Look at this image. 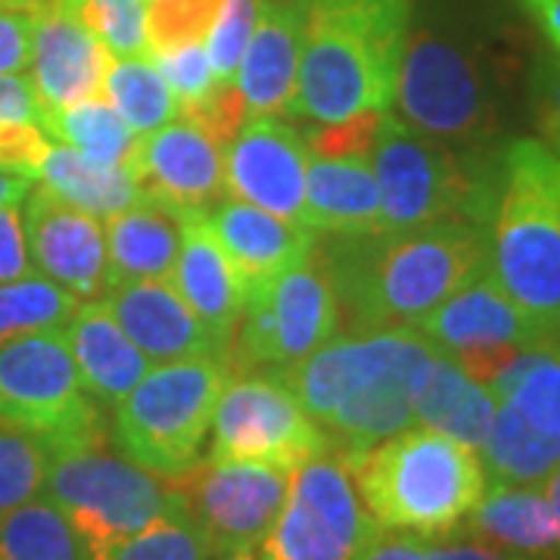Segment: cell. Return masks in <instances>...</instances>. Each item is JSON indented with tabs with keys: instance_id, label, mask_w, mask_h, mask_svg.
Segmentation results:
<instances>
[{
	"instance_id": "1",
	"label": "cell",
	"mask_w": 560,
	"mask_h": 560,
	"mask_svg": "<svg viewBox=\"0 0 560 560\" xmlns=\"http://www.w3.org/2000/svg\"><path fill=\"white\" fill-rule=\"evenodd\" d=\"M436 352L415 327H383L337 334L312 355L271 374L324 427L330 448L352 464L377 442L415 427V405Z\"/></svg>"
},
{
	"instance_id": "2",
	"label": "cell",
	"mask_w": 560,
	"mask_h": 560,
	"mask_svg": "<svg viewBox=\"0 0 560 560\" xmlns=\"http://www.w3.org/2000/svg\"><path fill=\"white\" fill-rule=\"evenodd\" d=\"M514 69L508 35L464 10L411 13L401 54L399 119L455 150L489 153L501 135L504 91Z\"/></svg>"
},
{
	"instance_id": "3",
	"label": "cell",
	"mask_w": 560,
	"mask_h": 560,
	"mask_svg": "<svg viewBox=\"0 0 560 560\" xmlns=\"http://www.w3.org/2000/svg\"><path fill=\"white\" fill-rule=\"evenodd\" d=\"M318 253L352 334L415 327L489 265V228L445 219L411 231L330 237Z\"/></svg>"
},
{
	"instance_id": "4",
	"label": "cell",
	"mask_w": 560,
	"mask_h": 560,
	"mask_svg": "<svg viewBox=\"0 0 560 560\" xmlns=\"http://www.w3.org/2000/svg\"><path fill=\"white\" fill-rule=\"evenodd\" d=\"M415 0L305 3L300 79L283 116L342 121L396 101Z\"/></svg>"
},
{
	"instance_id": "5",
	"label": "cell",
	"mask_w": 560,
	"mask_h": 560,
	"mask_svg": "<svg viewBox=\"0 0 560 560\" xmlns=\"http://www.w3.org/2000/svg\"><path fill=\"white\" fill-rule=\"evenodd\" d=\"M489 268L545 337L560 340V153L541 140L501 147Z\"/></svg>"
},
{
	"instance_id": "6",
	"label": "cell",
	"mask_w": 560,
	"mask_h": 560,
	"mask_svg": "<svg viewBox=\"0 0 560 560\" xmlns=\"http://www.w3.org/2000/svg\"><path fill=\"white\" fill-rule=\"evenodd\" d=\"M361 504L381 529L445 539L467 523L489 486L477 448L430 427H408L349 464Z\"/></svg>"
},
{
	"instance_id": "7",
	"label": "cell",
	"mask_w": 560,
	"mask_h": 560,
	"mask_svg": "<svg viewBox=\"0 0 560 560\" xmlns=\"http://www.w3.org/2000/svg\"><path fill=\"white\" fill-rule=\"evenodd\" d=\"M489 156L427 138L386 109L371 147L381 231H411L445 219L489 224L499 187V156Z\"/></svg>"
},
{
	"instance_id": "8",
	"label": "cell",
	"mask_w": 560,
	"mask_h": 560,
	"mask_svg": "<svg viewBox=\"0 0 560 560\" xmlns=\"http://www.w3.org/2000/svg\"><path fill=\"white\" fill-rule=\"evenodd\" d=\"M228 364L219 359L165 361L150 368L116 405L113 442L128 460L175 482L202 460Z\"/></svg>"
},
{
	"instance_id": "9",
	"label": "cell",
	"mask_w": 560,
	"mask_h": 560,
	"mask_svg": "<svg viewBox=\"0 0 560 560\" xmlns=\"http://www.w3.org/2000/svg\"><path fill=\"white\" fill-rule=\"evenodd\" d=\"M44 495L60 508L88 555L140 533L168 511L178 489L109 452L101 436L50 448Z\"/></svg>"
},
{
	"instance_id": "10",
	"label": "cell",
	"mask_w": 560,
	"mask_h": 560,
	"mask_svg": "<svg viewBox=\"0 0 560 560\" xmlns=\"http://www.w3.org/2000/svg\"><path fill=\"white\" fill-rule=\"evenodd\" d=\"M495 396L480 455L489 482L541 486L560 464V340L514 352L486 383Z\"/></svg>"
},
{
	"instance_id": "11",
	"label": "cell",
	"mask_w": 560,
	"mask_h": 560,
	"mask_svg": "<svg viewBox=\"0 0 560 560\" xmlns=\"http://www.w3.org/2000/svg\"><path fill=\"white\" fill-rule=\"evenodd\" d=\"M340 302L315 249L312 259L256 287L228 349V374L275 371L312 355L340 334Z\"/></svg>"
},
{
	"instance_id": "12",
	"label": "cell",
	"mask_w": 560,
	"mask_h": 560,
	"mask_svg": "<svg viewBox=\"0 0 560 560\" xmlns=\"http://www.w3.org/2000/svg\"><path fill=\"white\" fill-rule=\"evenodd\" d=\"M0 423L38 433L50 448L106 436L101 405L84 393L62 330L0 342Z\"/></svg>"
},
{
	"instance_id": "13",
	"label": "cell",
	"mask_w": 560,
	"mask_h": 560,
	"mask_svg": "<svg viewBox=\"0 0 560 560\" xmlns=\"http://www.w3.org/2000/svg\"><path fill=\"white\" fill-rule=\"evenodd\" d=\"M377 533L352 467L330 448L290 474L283 508L261 539V560H359Z\"/></svg>"
},
{
	"instance_id": "14",
	"label": "cell",
	"mask_w": 560,
	"mask_h": 560,
	"mask_svg": "<svg viewBox=\"0 0 560 560\" xmlns=\"http://www.w3.org/2000/svg\"><path fill=\"white\" fill-rule=\"evenodd\" d=\"M209 460L296 470L330 452V440L287 383L271 371L231 374L212 415Z\"/></svg>"
},
{
	"instance_id": "15",
	"label": "cell",
	"mask_w": 560,
	"mask_h": 560,
	"mask_svg": "<svg viewBox=\"0 0 560 560\" xmlns=\"http://www.w3.org/2000/svg\"><path fill=\"white\" fill-rule=\"evenodd\" d=\"M440 352L452 355L482 386L499 374V368L526 346L551 340L521 312L486 265L448 300L415 324Z\"/></svg>"
},
{
	"instance_id": "16",
	"label": "cell",
	"mask_w": 560,
	"mask_h": 560,
	"mask_svg": "<svg viewBox=\"0 0 560 560\" xmlns=\"http://www.w3.org/2000/svg\"><path fill=\"white\" fill-rule=\"evenodd\" d=\"M178 486L190 517L197 521L212 551L256 548L268 536L290 489V470L202 458Z\"/></svg>"
},
{
	"instance_id": "17",
	"label": "cell",
	"mask_w": 560,
	"mask_h": 560,
	"mask_svg": "<svg viewBox=\"0 0 560 560\" xmlns=\"http://www.w3.org/2000/svg\"><path fill=\"white\" fill-rule=\"evenodd\" d=\"M308 143L278 116H246L224 147V194L305 224Z\"/></svg>"
},
{
	"instance_id": "18",
	"label": "cell",
	"mask_w": 560,
	"mask_h": 560,
	"mask_svg": "<svg viewBox=\"0 0 560 560\" xmlns=\"http://www.w3.org/2000/svg\"><path fill=\"white\" fill-rule=\"evenodd\" d=\"M22 231L32 268L72 296L103 300L109 290V259L101 219L66 202L44 184L22 197Z\"/></svg>"
},
{
	"instance_id": "19",
	"label": "cell",
	"mask_w": 560,
	"mask_h": 560,
	"mask_svg": "<svg viewBox=\"0 0 560 560\" xmlns=\"http://www.w3.org/2000/svg\"><path fill=\"white\" fill-rule=\"evenodd\" d=\"M131 165L140 190L178 219L202 215L224 197V147L184 116L140 135Z\"/></svg>"
},
{
	"instance_id": "20",
	"label": "cell",
	"mask_w": 560,
	"mask_h": 560,
	"mask_svg": "<svg viewBox=\"0 0 560 560\" xmlns=\"http://www.w3.org/2000/svg\"><path fill=\"white\" fill-rule=\"evenodd\" d=\"M109 60L113 57L66 0H40L35 7L28 79L40 109H62L101 97Z\"/></svg>"
},
{
	"instance_id": "21",
	"label": "cell",
	"mask_w": 560,
	"mask_h": 560,
	"mask_svg": "<svg viewBox=\"0 0 560 560\" xmlns=\"http://www.w3.org/2000/svg\"><path fill=\"white\" fill-rule=\"evenodd\" d=\"M101 302L125 330V337L153 364L184 359L224 361L200 318L180 300L168 278L116 283L106 290Z\"/></svg>"
},
{
	"instance_id": "22",
	"label": "cell",
	"mask_w": 560,
	"mask_h": 560,
	"mask_svg": "<svg viewBox=\"0 0 560 560\" xmlns=\"http://www.w3.org/2000/svg\"><path fill=\"white\" fill-rule=\"evenodd\" d=\"M202 221L237 268L246 296L287 268L312 259L320 246V234L315 231L234 197H221L209 212H202Z\"/></svg>"
},
{
	"instance_id": "23",
	"label": "cell",
	"mask_w": 560,
	"mask_h": 560,
	"mask_svg": "<svg viewBox=\"0 0 560 560\" xmlns=\"http://www.w3.org/2000/svg\"><path fill=\"white\" fill-rule=\"evenodd\" d=\"M180 249L175 268H172V287L180 293V300L190 305V312L200 318L206 334L212 337L219 355L228 364V349L237 334L246 305V287H243L237 268L224 256L219 241L206 228L202 215H187Z\"/></svg>"
},
{
	"instance_id": "24",
	"label": "cell",
	"mask_w": 560,
	"mask_h": 560,
	"mask_svg": "<svg viewBox=\"0 0 560 560\" xmlns=\"http://www.w3.org/2000/svg\"><path fill=\"white\" fill-rule=\"evenodd\" d=\"M302 35H305V3L261 0L259 20L234 79L246 103V116L287 113L300 79Z\"/></svg>"
},
{
	"instance_id": "25",
	"label": "cell",
	"mask_w": 560,
	"mask_h": 560,
	"mask_svg": "<svg viewBox=\"0 0 560 560\" xmlns=\"http://www.w3.org/2000/svg\"><path fill=\"white\" fill-rule=\"evenodd\" d=\"M62 340L75 361L84 393L97 405L116 408L153 368V361L125 337L101 300L81 302L62 327Z\"/></svg>"
},
{
	"instance_id": "26",
	"label": "cell",
	"mask_w": 560,
	"mask_h": 560,
	"mask_svg": "<svg viewBox=\"0 0 560 560\" xmlns=\"http://www.w3.org/2000/svg\"><path fill=\"white\" fill-rule=\"evenodd\" d=\"M305 224L330 237H364L381 231V194L371 153L318 156L308 150Z\"/></svg>"
},
{
	"instance_id": "27",
	"label": "cell",
	"mask_w": 560,
	"mask_h": 560,
	"mask_svg": "<svg viewBox=\"0 0 560 560\" xmlns=\"http://www.w3.org/2000/svg\"><path fill=\"white\" fill-rule=\"evenodd\" d=\"M467 529L486 545L521 558L560 555V521L539 486L489 482L480 504L467 517Z\"/></svg>"
},
{
	"instance_id": "28",
	"label": "cell",
	"mask_w": 560,
	"mask_h": 560,
	"mask_svg": "<svg viewBox=\"0 0 560 560\" xmlns=\"http://www.w3.org/2000/svg\"><path fill=\"white\" fill-rule=\"evenodd\" d=\"M109 287L128 280L168 278L180 249L184 221L165 206L140 194L128 209L106 219Z\"/></svg>"
},
{
	"instance_id": "29",
	"label": "cell",
	"mask_w": 560,
	"mask_h": 560,
	"mask_svg": "<svg viewBox=\"0 0 560 560\" xmlns=\"http://www.w3.org/2000/svg\"><path fill=\"white\" fill-rule=\"evenodd\" d=\"M492 418H495V396L489 393V386L474 381L452 355L436 352L433 371L420 386L415 423L480 452L492 430Z\"/></svg>"
},
{
	"instance_id": "30",
	"label": "cell",
	"mask_w": 560,
	"mask_h": 560,
	"mask_svg": "<svg viewBox=\"0 0 560 560\" xmlns=\"http://www.w3.org/2000/svg\"><path fill=\"white\" fill-rule=\"evenodd\" d=\"M35 184H44L57 197L101 221L128 209L143 194L135 165H101V162L84 160L79 150L57 140H50Z\"/></svg>"
},
{
	"instance_id": "31",
	"label": "cell",
	"mask_w": 560,
	"mask_h": 560,
	"mask_svg": "<svg viewBox=\"0 0 560 560\" xmlns=\"http://www.w3.org/2000/svg\"><path fill=\"white\" fill-rule=\"evenodd\" d=\"M40 128L50 140L66 143L79 150L84 160L101 165H131L138 143L135 131L103 94L62 109H40Z\"/></svg>"
},
{
	"instance_id": "32",
	"label": "cell",
	"mask_w": 560,
	"mask_h": 560,
	"mask_svg": "<svg viewBox=\"0 0 560 560\" xmlns=\"http://www.w3.org/2000/svg\"><path fill=\"white\" fill-rule=\"evenodd\" d=\"M0 560H88L75 529L47 499L25 501L0 514Z\"/></svg>"
},
{
	"instance_id": "33",
	"label": "cell",
	"mask_w": 560,
	"mask_h": 560,
	"mask_svg": "<svg viewBox=\"0 0 560 560\" xmlns=\"http://www.w3.org/2000/svg\"><path fill=\"white\" fill-rule=\"evenodd\" d=\"M103 97L113 103V109L135 135L156 131L160 125L178 116L175 97L150 57L109 60Z\"/></svg>"
},
{
	"instance_id": "34",
	"label": "cell",
	"mask_w": 560,
	"mask_h": 560,
	"mask_svg": "<svg viewBox=\"0 0 560 560\" xmlns=\"http://www.w3.org/2000/svg\"><path fill=\"white\" fill-rule=\"evenodd\" d=\"M178 489V486H175ZM88 560H212L215 551L206 539L197 521L190 517L184 499L172 501L168 511L153 523H147L140 533L128 539L113 541L106 548L88 551Z\"/></svg>"
},
{
	"instance_id": "35",
	"label": "cell",
	"mask_w": 560,
	"mask_h": 560,
	"mask_svg": "<svg viewBox=\"0 0 560 560\" xmlns=\"http://www.w3.org/2000/svg\"><path fill=\"white\" fill-rule=\"evenodd\" d=\"M79 305V296H72L38 271L20 280H7L0 283V342L62 330Z\"/></svg>"
},
{
	"instance_id": "36",
	"label": "cell",
	"mask_w": 560,
	"mask_h": 560,
	"mask_svg": "<svg viewBox=\"0 0 560 560\" xmlns=\"http://www.w3.org/2000/svg\"><path fill=\"white\" fill-rule=\"evenodd\" d=\"M50 445L38 433L0 423V514L44 495Z\"/></svg>"
},
{
	"instance_id": "37",
	"label": "cell",
	"mask_w": 560,
	"mask_h": 560,
	"mask_svg": "<svg viewBox=\"0 0 560 560\" xmlns=\"http://www.w3.org/2000/svg\"><path fill=\"white\" fill-rule=\"evenodd\" d=\"M69 3V0H66ZM72 7V3H69ZM79 20L94 32L113 60L150 57L147 50V3L143 0H113V3H81L72 7Z\"/></svg>"
},
{
	"instance_id": "38",
	"label": "cell",
	"mask_w": 560,
	"mask_h": 560,
	"mask_svg": "<svg viewBox=\"0 0 560 560\" xmlns=\"http://www.w3.org/2000/svg\"><path fill=\"white\" fill-rule=\"evenodd\" d=\"M221 0H150L147 3V50L150 57L187 44H202Z\"/></svg>"
},
{
	"instance_id": "39",
	"label": "cell",
	"mask_w": 560,
	"mask_h": 560,
	"mask_svg": "<svg viewBox=\"0 0 560 560\" xmlns=\"http://www.w3.org/2000/svg\"><path fill=\"white\" fill-rule=\"evenodd\" d=\"M259 7L261 0H221L212 28L202 40L212 75L219 84H234L237 79L246 44L253 38V28L259 20Z\"/></svg>"
},
{
	"instance_id": "40",
	"label": "cell",
	"mask_w": 560,
	"mask_h": 560,
	"mask_svg": "<svg viewBox=\"0 0 560 560\" xmlns=\"http://www.w3.org/2000/svg\"><path fill=\"white\" fill-rule=\"evenodd\" d=\"M150 60L168 84L175 106H178V116H194L200 106L212 101V94L221 88L212 75V66H209L202 44L162 50V54H153Z\"/></svg>"
},
{
	"instance_id": "41",
	"label": "cell",
	"mask_w": 560,
	"mask_h": 560,
	"mask_svg": "<svg viewBox=\"0 0 560 560\" xmlns=\"http://www.w3.org/2000/svg\"><path fill=\"white\" fill-rule=\"evenodd\" d=\"M526 97L539 140L560 153V57L555 50H541L533 60L526 79Z\"/></svg>"
},
{
	"instance_id": "42",
	"label": "cell",
	"mask_w": 560,
	"mask_h": 560,
	"mask_svg": "<svg viewBox=\"0 0 560 560\" xmlns=\"http://www.w3.org/2000/svg\"><path fill=\"white\" fill-rule=\"evenodd\" d=\"M383 113H359L342 121H320L318 128L305 131V143L318 156H359L371 153L374 135Z\"/></svg>"
},
{
	"instance_id": "43",
	"label": "cell",
	"mask_w": 560,
	"mask_h": 560,
	"mask_svg": "<svg viewBox=\"0 0 560 560\" xmlns=\"http://www.w3.org/2000/svg\"><path fill=\"white\" fill-rule=\"evenodd\" d=\"M38 7V3H35ZM35 7L22 0L0 3V75H22L32 62Z\"/></svg>"
},
{
	"instance_id": "44",
	"label": "cell",
	"mask_w": 560,
	"mask_h": 560,
	"mask_svg": "<svg viewBox=\"0 0 560 560\" xmlns=\"http://www.w3.org/2000/svg\"><path fill=\"white\" fill-rule=\"evenodd\" d=\"M35 275L25 231H22V200L0 202V283Z\"/></svg>"
},
{
	"instance_id": "45",
	"label": "cell",
	"mask_w": 560,
	"mask_h": 560,
	"mask_svg": "<svg viewBox=\"0 0 560 560\" xmlns=\"http://www.w3.org/2000/svg\"><path fill=\"white\" fill-rule=\"evenodd\" d=\"M13 121H38L40 125V103L28 72L0 75V128H7Z\"/></svg>"
},
{
	"instance_id": "46",
	"label": "cell",
	"mask_w": 560,
	"mask_h": 560,
	"mask_svg": "<svg viewBox=\"0 0 560 560\" xmlns=\"http://www.w3.org/2000/svg\"><path fill=\"white\" fill-rule=\"evenodd\" d=\"M359 560H427V539L381 529L374 539L368 541V548L361 551Z\"/></svg>"
},
{
	"instance_id": "47",
	"label": "cell",
	"mask_w": 560,
	"mask_h": 560,
	"mask_svg": "<svg viewBox=\"0 0 560 560\" xmlns=\"http://www.w3.org/2000/svg\"><path fill=\"white\" fill-rule=\"evenodd\" d=\"M427 560H529L511 551H499L495 545L482 541H445V545H427Z\"/></svg>"
},
{
	"instance_id": "48",
	"label": "cell",
	"mask_w": 560,
	"mask_h": 560,
	"mask_svg": "<svg viewBox=\"0 0 560 560\" xmlns=\"http://www.w3.org/2000/svg\"><path fill=\"white\" fill-rule=\"evenodd\" d=\"M514 3L526 13V20L539 28L548 50H555L560 57V0H514Z\"/></svg>"
},
{
	"instance_id": "49",
	"label": "cell",
	"mask_w": 560,
	"mask_h": 560,
	"mask_svg": "<svg viewBox=\"0 0 560 560\" xmlns=\"http://www.w3.org/2000/svg\"><path fill=\"white\" fill-rule=\"evenodd\" d=\"M35 180H25L16 178V175H3L0 172V202H20L25 194H28V187H32Z\"/></svg>"
},
{
	"instance_id": "50",
	"label": "cell",
	"mask_w": 560,
	"mask_h": 560,
	"mask_svg": "<svg viewBox=\"0 0 560 560\" xmlns=\"http://www.w3.org/2000/svg\"><path fill=\"white\" fill-rule=\"evenodd\" d=\"M541 492H545V499H548V504L555 508V514H558L560 521V464L545 477V482H541Z\"/></svg>"
},
{
	"instance_id": "51",
	"label": "cell",
	"mask_w": 560,
	"mask_h": 560,
	"mask_svg": "<svg viewBox=\"0 0 560 560\" xmlns=\"http://www.w3.org/2000/svg\"><path fill=\"white\" fill-rule=\"evenodd\" d=\"M215 560H261V555H256V548H231L215 555Z\"/></svg>"
},
{
	"instance_id": "52",
	"label": "cell",
	"mask_w": 560,
	"mask_h": 560,
	"mask_svg": "<svg viewBox=\"0 0 560 560\" xmlns=\"http://www.w3.org/2000/svg\"><path fill=\"white\" fill-rule=\"evenodd\" d=\"M72 7H81V3H113V0H69Z\"/></svg>"
},
{
	"instance_id": "53",
	"label": "cell",
	"mask_w": 560,
	"mask_h": 560,
	"mask_svg": "<svg viewBox=\"0 0 560 560\" xmlns=\"http://www.w3.org/2000/svg\"><path fill=\"white\" fill-rule=\"evenodd\" d=\"M22 3H32V7H35V3H40V0H22Z\"/></svg>"
},
{
	"instance_id": "54",
	"label": "cell",
	"mask_w": 560,
	"mask_h": 560,
	"mask_svg": "<svg viewBox=\"0 0 560 560\" xmlns=\"http://www.w3.org/2000/svg\"><path fill=\"white\" fill-rule=\"evenodd\" d=\"M143 3H150V0H143Z\"/></svg>"
},
{
	"instance_id": "55",
	"label": "cell",
	"mask_w": 560,
	"mask_h": 560,
	"mask_svg": "<svg viewBox=\"0 0 560 560\" xmlns=\"http://www.w3.org/2000/svg\"><path fill=\"white\" fill-rule=\"evenodd\" d=\"M0 3H3V0H0Z\"/></svg>"
}]
</instances>
